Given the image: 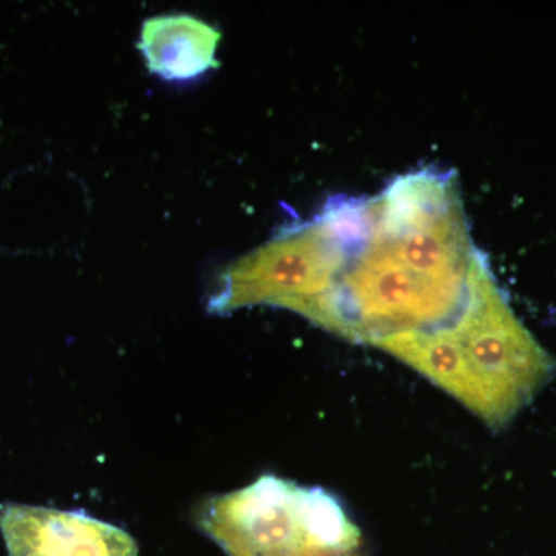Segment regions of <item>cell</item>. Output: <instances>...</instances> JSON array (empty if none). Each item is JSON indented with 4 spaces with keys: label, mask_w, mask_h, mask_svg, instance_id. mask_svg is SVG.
Here are the masks:
<instances>
[{
    "label": "cell",
    "mask_w": 556,
    "mask_h": 556,
    "mask_svg": "<svg viewBox=\"0 0 556 556\" xmlns=\"http://www.w3.org/2000/svg\"><path fill=\"white\" fill-rule=\"evenodd\" d=\"M365 201H334L311 222L281 229L273 240L236 260L208 299V313L268 305L303 316L334 287L357 248L368 240Z\"/></svg>",
    "instance_id": "6da1fadb"
},
{
    "label": "cell",
    "mask_w": 556,
    "mask_h": 556,
    "mask_svg": "<svg viewBox=\"0 0 556 556\" xmlns=\"http://www.w3.org/2000/svg\"><path fill=\"white\" fill-rule=\"evenodd\" d=\"M200 527L229 556H339L361 546L334 496L277 477L212 497Z\"/></svg>",
    "instance_id": "7a4b0ae2"
},
{
    "label": "cell",
    "mask_w": 556,
    "mask_h": 556,
    "mask_svg": "<svg viewBox=\"0 0 556 556\" xmlns=\"http://www.w3.org/2000/svg\"><path fill=\"white\" fill-rule=\"evenodd\" d=\"M448 325L466 362L468 409L501 430L551 380L555 362L515 316L479 251L464 308Z\"/></svg>",
    "instance_id": "3957f363"
},
{
    "label": "cell",
    "mask_w": 556,
    "mask_h": 556,
    "mask_svg": "<svg viewBox=\"0 0 556 556\" xmlns=\"http://www.w3.org/2000/svg\"><path fill=\"white\" fill-rule=\"evenodd\" d=\"M0 532L10 556H138L126 530L79 511L5 504Z\"/></svg>",
    "instance_id": "277c9868"
},
{
    "label": "cell",
    "mask_w": 556,
    "mask_h": 556,
    "mask_svg": "<svg viewBox=\"0 0 556 556\" xmlns=\"http://www.w3.org/2000/svg\"><path fill=\"white\" fill-rule=\"evenodd\" d=\"M222 33L192 14H161L141 27L138 50L149 72L169 83H186L218 67Z\"/></svg>",
    "instance_id": "5b68a950"
},
{
    "label": "cell",
    "mask_w": 556,
    "mask_h": 556,
    "mask_svg": "<svg viewBox=\"0 0 556 556\" xmlns=\"http://www.w3.org/2000/svg\"><path fill=\"white\" fill-rule=\"evenodd\" d=\"M339 556H361V555H358L357 552H351V554L339 555Z\"/></svg>",
    "instance_id": "8992f818"
}]
</instances>
